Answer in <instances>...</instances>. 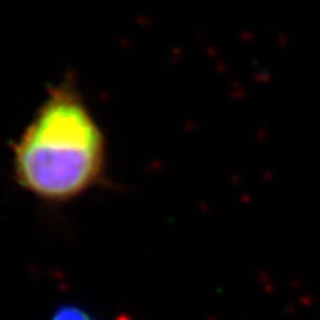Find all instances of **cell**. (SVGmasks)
I'll use <instances>...</instances> for the list:
<instances>
[{
  "instance_id": "cell-1",
  "label": "cell",
  "mask_w": 320,
  "mask_h": 320,
  "mask_svg": "<svg viewBox=\"0 0 320 320\" xmlns=\"http://www.w3.org/2000/svg\"><path fill=\"white\" fill-rule=\"evenodd\" d=\"M15 176L47 202L85 194L104 168V137L75 91L50 93L15 146Z\"/></svg>"
}]
</instances>
